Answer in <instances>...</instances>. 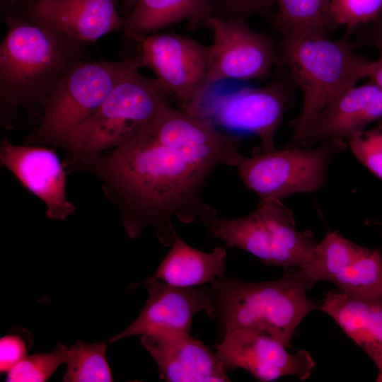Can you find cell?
Wrapping results in <instances>:
<instances>
[{"instance_id":"cell-21","label":"cell","mask_w":382,"mask_h":382,"mask_svg":"<svg viewBox=\"0 0 382 382\" xmlns=\"http://www.w3.org/2000/svg\"><path fill=\"white\" fill-rule=\"evenodd\" d=\"M273 25L282 37H328L337 26L332 0H276Z\"/></svg>"},{"instance_id":"cell-5","label":"cell","mask_w":382,"mask_h":382,"mask_svg":"<svg viewBox=\"0 0 382 382\" xmlns=\"http://www.w3.org/2000/svg\"><path fill=\"white\" fill-rule=\"evenodd\" d=\"M140 68L136 53L120 61L75 62L46 100L40 122L24 144L63 150L71 133L94 115L116 85Z\"/></svg>"},{"instance_id":"cell-25","label":"cell","mask_w":382,"mask_h":382,"mask_svg":"<svg viewBox=\"0 0 382 382\" xmlns=\"http://www.w3.org/2000/svg\"><path fill=\"white\" fill-rule=\"evenodd\" d=\"M69 347L59 343L49 353H38L25 356L8 372L6 381L43 382L46 381L59 365L65 363Z\"/></svg>"},{"instance_id":"cell-11","label":"cell","mask_w":382,"mask_h":382,"mask_svg":"<svg viewBox=\"0 0 382 382\" xmlns=\"http://www.w3.org/2000/svg\"><path fill=\"white\" fill-rule=\"evenodd\" d=\"M202 26L212 32L209 45V88L224 79L265 81L281 65L279 45L267 33L253 29L244 16L214 15Z\"/></svg>"},{"instance_id":"cell-33","label":"cell","mask_w":382,"mask_h":382,"mask_svg":"<svg viewBox=\"0 0 382 382\" xmlns=\"http://www.w3.org/2000/svg\"><path fill=\"white\" fill-rule=\"evenodd\" d=\"M381 226H382V222H381Z\"/></svg>"},{"instance_id":"cell-27","label":"cell","mask_w":382,"mask_h":382,"mask_svg":"<svg viewBox=\"0 0 382 382\" xmlns=\"http://www.w3.org/2000/svg\"><path fill=\"white\" fill-rule=\"evenodd\" d=\"M332 13L336 25H346L350 34L357 26L374 22L382 14V0H332Z\"/></svg>"},{"instance_id":"cell-31","label":"cell","mask_w":382,"mask_h":382,"mask_svg":"<svg viewBox=\"0 0 382 382\" xmlns=\"http://www.w3.org/2000/svg\"><path fill=\"white\" fill-rule=\"evenodd\" d=\"M378 51V57L373 61L369 78L371 82L382 89V49H379Z\"/></svg>"},{"instance_id":"cell-24","label":"cell","mask_w":382,"mask_h":382,"mask_svg":"<svg viewBox=\"0 0 382 382\" xmlns=\"http://www.w3.org/2000/svg\"><path fill=\"white\" fill-rule=\"evenodd\" d=\"M107 342L90 344L77 340L69 347L64 382L112 381L110 368L105 357Z\"/></svg>"},{"instance_id":"cell-3","label":"cell","mask_w":382,"mask_h":382,"mask_svg":"<svg viewBox=\"0 0 382 382\" xmlns=\"http://www.w3.org/2000/svg\"><path fill=\"white\" fill-rule=\"evenodd\" d=\"M284 269L283 275L274 281L248 282L224 277L209 283L212 318L222 336L235 329H249L291 347L303 319L320 306L307 295L300 268Z\"/></svg>"},{"instance_id":"cell-26","label":"cell","mask_w":382,"mask_h":382,"mask_svg":"<svg viewBox=\"0 0 382 382\" xmlns=\"http://www.w3.org/2000/svg\"><path fill=\"white\" fill-rule=\"evenodd\" d=\"M354 157L382 181V118L376 125L347 139Z\"/></svg>"},{"instance_id":"cell-6","label":"cell","mask_w":382,"mask_h":382,"mask_svg":"<svg viewBox=\"0 0 382 382\" xmlns=\"http://www.w3.org/2000/svg\"><path fill=\"white\" fill-rule=\"evenodd\" d=\"M139 69L124 77L97 111L70 135L64 148L66 162L125 145L149 125L170 103V91Z\"/></svg>"},{"instance_id":"cell-20","label":"cell","mask_w":382,"mask_h":382,"mask_svg":"<svg viewBox=\"0 0 382 382\" xmlns=\"http://www.w3.org/2000/svg\"><path fill=\"white\" fill-rule=\"evenodd\" d=\"M171 248L158 267L154 277L170 285L182 287L201 286L224 277L226 263L225 247L204 252L187 244L172 228Z\"/></svg>"},{"instance_id":"cell-18","label":"cell","mask_w":382,"mask_h":382,"mask_svg":"<svg viewBox=\"0 0 382 382\" xmlns=\"http://www.w3.org/2000/svg\"><path fill=\"white\" fill-rule=\"evenodd\" d=\"M219 0H122V32L137 42L144 37L180 22L191 30L215 15Z\"/></svg>"},{"instance_id":"cell-30","label":"cell","mask_w":382,"mask_h":382,"mask_svg":"<svg viewBox=\"0 0 382 382\" xmlns=\"http://www.w3.org/2000/svg\"><path fill=\"white\" fill-rule=\"evenodd\" d=\"M364 39L366 42L374 45L377 49L382 47V14L373 22V25Z\"/></svg>"},{"instance_id":"cell-15","label":"cell","mask_w":382,"mask_h":382,"mask_svg":"<svg viewBox=\"0 0 382 382\" xmlns=\"http://www.w3.org/2000/svg\"><path fill=\"white\" fill-rule=\"evenodd\" d=\"M141 342L155 360L160 378L165 381H230L216 352L190 333L156 328L142 335Z\"/></svg>"},{"instance_id":"cell-14","label":"cell","mask_w":382,"mask_h":382,"mask_svg":"<svg viewBox=\"0 0 382 382\" xmlns=\"http://www.w3.org/2000/svg\"><path fill=\"white\" fill-rule=\"evenodd\" d=\"M117 0H18L10 5L28 21L93 42L122 31ZM8 5V4H7Z\"/></svg>"},{"instance_id":"cell-7","label":"cell","mask_w":382,"mask_h":382,"mask_svg":"<svg viewBox=\"0 0 382 382\" xmlns=\"http://www.w3.org/2000/svg\"><path fill=\"white\" fill-rule=\"evenodd\" d=\"M207 228L209 237L226 246L244 250L265 265L284 268L308 262L318 243L312 231L299 230L291 211L276 199H260L251 213L217 217Z\"/></svg>"},{"instance_id":"cell-8","label":"cell","mask_w":382,"mask_h":382,"mask_svg":"<svg viewBox=\"0 0 382 382\" xmlns=\"http://www.w3.org/2000/svg\"><path fill=\"white\" fill-rule=\"evenodd\" d=\"M343 139H330L318 146H291L242 156L237 166L244 185L260 199H282L313 192L326 183L333 158L347 146Z\"/></svg>"},{"instance_id":"cell-9","label":"cell","mask_w":382,"mask_h":382,"mask_svg":"<svg viewBox=\"0 0 382 382\" xmlns=\"http://www.w3.org/2000/svg\"><path fill=\"white\" fill-rule=\"evenodd\" d=\"M291 81L276 79L261 87L206 94L191 114L229 133L256 135L260 143L253 154L270 151L275 149V133L291 102Z\"/></svg>"},{"instance_id":"cell-12","label":"cell","mask_w":382,"mask_h":382,"mask_svg":"<svg viewBox=\"0 0 382 382\" xmlns=\"http://www.w3.org/2000/svg\"><path fill=\"white\" fill-rule=\"evenodd\" d=\"M214 348L226 371L241 368L261 381H272L285 376L305 381L316 366L308 351L300 349L291 354L278 340L249 329L228 332Z\"/></svg>"},{"instance_id":"cell-1","label":"cell","mask_w":382,"mask_h":382,"mask_svg":"<svg viewBox=\"0 0 382 382\" xmlns=\"http://www.w3.org/2000/svg\"><path fill=\"white\" fill-rule=\"evenodd\" d=\"M241 135L222 131L183 110L164 105L129 143L64 163L97 176L118 207L125 230L137 238L152 228L160 243L173 242L172 219L206 226L218 216L203 198L204 186L221 165L237 167Z\"/></svg>"},{"instance_id":"cell-29","label":"cell","mask_w":382,"mask_h":382,"mask_svg":"<svg viewBox=\"0 0 382 382\" xmlns=\"http://www.w3.org/2000/svg\"><path fill=\"white\" fill-rule=\"evenodd\" d=\"M27 352L25 340L18 335H7L0 340V371L8 372Z\"/></svg>"},{"instance_id":"cell-16","label":"cell","mask_w":382,"mask_h":382,"mask_svg":"<svg viewBox=\"0 0 382 382\" xmlns=\"http://www.w3.org/2000/svg\"><path fill=\"white\" fill-rule=\"evenodd\" d=\"M149 298L137 318L126 329L110 338L142 335L151 329L164 328L190 333L193 316L204 311L212 318L214 305L209 287H182L154 277L146 280Z\"/></svg>"},{"instance_id":"cell-22","label":"cell","mask_w":382,"mask_h":382,"mask_svg":"<svg viewBox=\"0 0 382 382\" xmlns=\"http://www.w3.org/2000/svg\"><path fill=\"white\" fill-rule=\"evenodd\" d=\"M368 249L346 239L337 231L328 233L317 243L310 260L299 267L308 289L320 281L332 282Z\"/></svg>"},{"instance_id":"cell-2","label":"cell","mask_w":382,"mask_h":382,"mask_svg":"<svg viewBox=\"0 0 382 382\" xmlns=\"http://www.w3.org/2000/svg\"><path fill=\"white\" fill-rule=\"evenodd\" d=\"M4 21L8 30L0 45V125L7 129L37 126L50 95L91 42L34 24L10 5Z\"/></svg>"},{"instance_id":"cell-13","label":"cell","mask_w":382,"mask_h":382,"mask_svg":"<svg viewBox=\"0 0 382 382\" xmlns=\"http://www.w3.org/2000/svg\"><path fill=\"white\" fill-rule=\"evenodd\" d=\"M54 149L16 145L4 136L0 145V163L25 188L45 202L48 218L65 220L74 212L75 207L66 198L67 173Z\"/></svg>"},{"instance_id":"cell-10","label":"cell","mask_w":382,"mask_h":382,"mask_svg":"<svg viewBox=\"0 0 382 382\" xmlns=\"http://www.w3.org/2000/svg\"><path fill=\"white\" fill-rule=\"evenodd\" d=\"M137 43L141 68L150 69L181 109L192 113L209 91V46L166 33H154Z\"/></svg>"},{"instance_id":"cell-23","label":"cell","mask_w":382,"mask_h":382,"mask_svg":"<svg viewBox=\"0 0 382 382\" xmlns=\"http://www.w3.org/2000/svg\"><path fill=\"white\" fill-rule=\"evenodd\" d=\"M339 291L358 298L382 297V254L368 250L332 281Z\"/></svg>"},{"instance_id":"cell-19","label":"cell","mask_w":382,"mask_h":382,"mask_svg":"<svg viewBox=\"0 0 382 382\" xmlns=\"http://www.w3.org/2000/svg\"><path fill=\"white\" fill-rule=\"evenodd\" d=\"M320 309L360 347L375 364L382 382V297L358 298L330 291Z\"/></svg>"},{"instance_id":"cell-32","label":"cell","mask_w":382,"mask_h":382,"mask_svg":"<svg viewBox=\"0 0 382 382\" xmlns=\"http://www.w3.org/2000/svg\"><path fill=\"white\" fill-rule=\"evenodd\" d=\"M18 0H4V1L6 3V4L8 5H12L13 4H15Z\"/></svg>"},{"instance_id":"cell-4","label":"cell","mask_w":382,"mask_h":382,"mask_svg":"<svg viewBox=\"0 0 382 382\" xmlns=\"http://www.w3.org/2000/svg\"><path fill=\"white\" fill-rule=\"evenodd\" d=\"M350 34L340 40L328 37H282L281 65L302 93L299 115L291 122L297 146L306 128L330 102L361 80L369 78L373 61L357 54Z\"/></svg>"},{"instance_id":"cell-28","label":"cell","mask_w":382,"mask_h":382,"mask_svg":"<svg viewBox=\"0 0 382 382\" xmlns=\"http://www.w3.org/2000/svg\"><path fill=\"white\" fill-rule=\"evenodd\" d=\"M276 0H224L216 16L227 18L234 16L258 13L270 16Z\"/></svg>"},{"instance_id":"cell-17","label":"cell","mask_w":382,"mask_h":382,"mask_svg":"<svg viewBox=\"0 0 382 382\" xmlns=\"http://www.w3.org/2000/svg\"><path fill=\"white\" fill-rule=\"evenodd\" d=\"M382 118V89L374 83L356 85L338 96L311 120L297 146L313 147L330 139L349 138Z\"/></svg>"}]
</instances>
